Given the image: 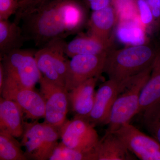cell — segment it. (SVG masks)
Returning <instances> with one entry per match:
<instances>
[{
    "label": "cell",
    "instance_id": "d6986e66",
    "mask_svg": "<svg viewBox=\"0 0 160 160\" xmlns=\"http://www.w3.org/2000/svg\"><path fill=\"white\" fill-rule=\"evenodd\" d=\"M116 35L121 42L129 46L146 43V30L141 24L139 16L118 22Z\"/></svg>",
    "mask_w": 160,
    "mask_h": 160
},
{
    "label": "cell",
    "instance_id": "5b68a950",
    "mask_svg": "<svg viewBox=\"0 0 160 160\" xmlns=\"http://www.w3.org/2000/svg\"><path fill=\"white\" fill-rule=\"evenodd\" d=\"M66 42L55 40L39 48L34 57L43 78L49 82L65 87L69 60L65 51Z\"/></svg>",
    "mask_w": 160,
    "mask_h": 160
},
{
    "label": "cell",
    "instance_id": "ba28073f",
    "mask_svg": "<svg viewBox=\"0 0 160 160\" xmlns=\"http://www.w3.org/2000/svg\"><path fill=\"white\" fill-rule=\"evenodd\" d=\"M127 149L142 160H160V144L130 123L123 124L113 132Z\"/></svg>",
    "mask_w": 160,
    "mask_h": 160
},
{
    "label": "cell",
    "instance_id": "1f68e13d",
    "mask_svg": "<svg viewBox=\"0 0 160 160\" xmlns=\"http://www.w3.org/2000/svg\"><path fill=\"white\" fill-rule=\"evenodd\" d=\"M45 1V0H33V1L29 4V6H27V7H26L25 9L22 10V11H20L19 12H22V11H25V10H27V9H31V8H33V7H35V6L39 5L40 4L43 2H44Z\"/></svg>",
    "mask_w": 160,
    "mask_h": 160
},
{
    "label": "cell",
    "instance_id": "8fae6325",
    "mask_svg": "<svg viewBox=\"0 0 160 160\" xmlns=\"http://www.w3.org/2000/svg\"><path fill=\"white\" fill-rule=\"evenodd\" d=\"M0 94L3 98L14 101L26 118L35 121L45 118V101L34 89H3Z\"/></svg>",
    "mask_w": 160,
    "mask_h": 160
},
{
    "label": "cell",
    "instance_id": "603a6c76",
    "mask_svg": "<svg viewBox=\"0 0 160 160\" xmlns=\"http://www.w3.org/2000/svg\"><path fill=\"white\" fill-rule=\"evenodd\" d=\"M49 160H95L94 151L86 152L65 146L62 142L58 145Z\"/></svg>",
    "mask_w": 160,
    "mask_h": 160
},
{
    "label": "cell",
    "instance_id": "2e32d148",
    "mask_svg": "<svg viewBox=\"0 0 160 160\" xmlns=\"http://www.w3.org/2000/svg\"><path fill=\"white\" fill-rule=\"evenodd\" d=\"M26 41L22 28L19 24L9 19L0 20V58L21 49Z\"/></svg>",
    "mask_w": 160,
    "mask_h": 160
},
{
    "label": "cell",
    "instance_id": "d6a6232c",
    "mask_svg": "<svg viewBox=\"0 0 160 160\" xmlns=\"http://www.w3.org/2000/svg\"><path fill=\"white\" fill-rule=\"evenodd\" d=\"M157 22L158 26H160V18L157 21Z\"/></svg>",
    "mask_w": 160,
    "mask_h": 160
},
{
    "label": "cell",
    "instance_id": "ac0fdd59",
    "mask_svg": "<svg viewBox=\"0 0 160 160\" xmlns=\"http://www.w3.org/2000/svg\"><path fill=\"white\" fill-rule=\"evenodd\" d=\"M160 101V51L152 65L149 79L143 87L140 98L139 113Z\"/></svg>",
    "mask_w": 160,
    "mask_h": 160
},
{
    "label": "cell",
    "instance_id": "7c38bea8",
    "mask_svg": "<svg viewBox=\"0 0 160 160\" xmlns=\"http://www.w3.org/2000/svg\"><path fill=\"white\" fill-rule=\"evenodd\" d=\"M98 77L89 79L68 92L69 104L76 117L86 118L94 104L95 88Z\"/></svg>",
    "mask_w": 160,
    "mask_h": 160
},
{
    "label": "cell",
    "instance_id": "e0dca14e",
    "mask_svg": "<svg viewBox=\"0 0 160 160\" xmlns=\"http://www.w3.org/2000/svg\"><path fill=\"white\" fill-rule=\"evenodd\" d=\"M116 22L117 16L111 5L93 11L88 23L90 33L102 39H112L110 33Z\"/></svg>",
    "mask_w": 160,
    "mask_h": 160
},
{
    "label": "cell",
    "instance_id": "4fadbf2b",
    "mask_svg": "<svg viewBox=\"0 0 160 160\" xmlns=\"http://www.w3.org/2000/svg\"><path fill=\"white\" fill-rule=\"evenodd\" d=\"M112 39L105 40L89 33L79 35L66 43L65 53L69 58L77 55L107 54L111 49Z\"/></svg>",
    "mask_w": 160,
    "mask_h": 160
},
{
    "label": "cell",
    "instance_id": "f546056e",
    "mask_svg": "<svg viewBox=\"0 0 160 160\" xmlns=\"http://www.w3.org/2000/svg\"><path fill=\"white\" fill-rule=\"evenodd\" d=\"M33 0H20V6L17 12L22 11L29 6Z\"/></svg>",
    "mask_w": 160,
    "mask_h": 160
},
{
    "label": "cell",
    "instance_id": "cb8c5ba5",
    "mask_svg": "<svg viewBox=\"0 0 160 160\" xmlns=\"http://www.w3.org/2000/svg\"><path fill=\"white\" fill-rule=\"evenodd\" d=\"M143 123L151 136L160 144V101L142 112Z\"/></svg>",
    "mask_w": 160,
    "mask_h": 160
},
{
    "label": "cell",
    "instance_id": "44dd1931",
    "mask_svg": "<svg viewBox=\"0 0 160 160\" xmlns=\"http://www.w3.org/2000/svg\"><path fill=\"white\" fill-rule=\"evenodd\" d=\"M12 135L0 130V160H26L22 145Z\"/></svg>",
    "mask_w": 160,
    "mask_h": 160
},
{
    "label": "cell",
    "instance_id": "ffe728a7",
    "mask_svg": "<svg viewBox=\"0 0 160 160\" xmlns=\"http://www.w3.org/2000/svg\"><path fill=\"white\" fill-rule=\"evenodd\" d=\"M44 137L43 123L37 121L32 122H24V130L21 145L25 147V154L27 158L34 160Z\"/></svg>",
    "mask_w": 160,
    "mask_h": 160
},
{
    "label": "cell",
    "instance_id": "7402d4cb",
    "mask_svg": "<svg viewBox=\"0 0 160 160\" xmlns=\"http://www.w3.org/2000/svg\"><path fill=\"white\" fill-rule=\"evenodd\" d=\"M44 137L41 147L36 155L34 160H49L60 138L59 129L43 122Z\"/></svg>",
    "mask_w": 160,
    "mask_h": 160
},
{
    "label": "cell",
    "instance_id": "7a4b0ae2",
    "mask_svg": "<svg viewBox=\"0 0 160 160\" xmlns=\"http://www.w3.org/2000/svg\"><path fill=\"white\" fill-rule=\"evenodd\" d=\"M159 52L146 44L110 50L103 72L109 79L118 82L129 79L152 66Z\"/></svg>",
    "mask_w": 160,
    "mask_h": 160
},
{
    "label": "cell",
    "instance_id": "8992f818",
    "mask_svg": "<svg viewBox=\"0 0 160 160\" xmlns=\"http://www.w3.org/2000/svg\"><path fill=\"white\" fill-rule=\"evenodd\" d=\"M94 126L82 118L66 120L59 129L61 142L72 149L93 151L100 140Z\"/></svg>",
    "mask_w": 160,
    "mask_h": 160
},
{
    "label": "cell",
    "instance_id": "4dcf8cb0",
    "mask_svg": "<svg viewBox=\"0 0 160 160\" xmlns=\"http://www.w3.org/2000/svg\"><path fill=\"white\" fill-rule=\"evenodd\" d=\"M4 72L2 64L0 62V92L2 91L4 84Z\"/></svg>",
    "mask_w": 160,
    "mask_h": 160
},
{
    "label": "cell",
    "instance_id": "9a60e30c",
    "mask_svg": "<svg viewBox=\"0 0 160 160\" xmlns=\"http://www.w3.org/2000/svg\"><path fill=\"white\" fill-rule=\"evenodd\" d=\"M23 114L14 101L1 97L0 130L18 138L22 137L24 130Z\"/></svg>",
    "mask_w": 160,
    "mask_h": 160
},
{
    "label": "cell",
    "instance_id": "3957f363",
    "mask_svg": "<svg viewBox=\"0 0 160 160\" xmlns=\"http://www.w3.org/2000/svg\"><path fill=\"white\" fill-rule=\"evenodd\" d=\"M35 51L20 49L1 58L4 72L3 89H34L42 75L35 59Z\"/></svg>",
    "mask_w": 160,
    "mask_h": 160
},
{
    "label": "cell",
    "instance_id": "d4e9b609",
    "mask_svg": "<svg viewBox=\"0 0 160 160\" xmlns=\"http://www.w3.org/2000/svg\"><path fill=\"white\" fill-rule=\"evenodd\" d=\"M118 22L135 18L138 16L137 0H111Z\"/></svg>",
    "mask_w": 160,
    "mask_h": 160
},
{
    "label": "cell",
    "instance_id": "9c48e42d",
    "mask_svg": "<svg viewBox=\"0 0 160 160\" xmlns=\"http://www.w3.org/2000/svg\"><path fill=\"white\" fill-rule=\"evenodd\" d=\"M107 54L77 55L68 63L65 88L71 91L92 78L99 77L104 70Z\"/></svg>",
    "mask_w": 160,
    "mask_h": 160
},
{
    "label": "cell",
    "instance_id": "484cf974",
    "mask_svg": "<svg viewBox=\"0 0 160 160\" xmlns=\"http://www.w3.org/2000/svg\"><path fill=\"white\" fill-rule=\"evenodd\" d=\"M138 12L141 24L145 30L153 22L154 18L146 0H137Z\"/></svg>",
    "mask_w": 160,
    "mask_h": 160
},
{
    "label": "cell",
    "instance_id": "5bb4252c",
    "mask_svg": "<svg viewBox=\"0 0 160 160\" xmlns=\"http://www.w3.org/2000/svg\"><path fill=\"white\" fill-rule=\"evenodd\" d=\"M95 160H133L136 157L113 132H106L94 150Z\"/></svg>",
    "mask_w": 160,
    "mask_h": 160
},
{
    "label": "cell",
    "instance_id": "30bf717a",
    "mask_svg": "<svg viewBox=\"0 0 160 160\" xmlns=\"http://www.w3.org/2000/svg\"><path fill=\"white\" fill-rule=\"evenodd\" d=\"M131 78L122 82L109 79L102 83L96 92L90 113L84 119L94 126L107 125L115 101Z\"/></svg>",
    "mask_w": 160,
    "mask_h": 160
},
{
    "label": "cell",
    "instance_id": "277c9868",
    "mask_svg": "<svg viewBox=\"0 0 160 160\" xmlns=\"http://www.w3.org/2000/svg\"><path fill=\"white\" fill-rule=\"evenodd\" d=\"M152 66L132 78L119 93L112 109L106 132H114L139 113L141 92L149 79Z\"/></svg>",
    "mask_w": 160,
    "mask_h": 160
},
{
    "label": "cell",
    "instance_id": "4316f807",
    "mask_svg": "<svg viewBox=\"0 0 160 160\" xmlns=\"http://www.w3.org/2000/svg\"><path fill=\"white\" fill-rule=\"evenodd\" d=\"M20 6V0H0V20L9 19L16 14Z\"/></svg>",
    "mask_w": 160,
    "mask_h": 160
},
{
    "label": "cell",
    "instance_id": "52a82bcc",
    "mask_svg": "<svg viewBox=\"0 0 160 160\" xmlns=\"http://www.w3.org/2000/svg\"><path fill=\"white\" fill-rule=\"evenodd\" d=\"M40 93L46 106L45 122L60 129L66 120L69 105L68 92L64 86L49 82L42 77Z\"/></svg>",
    "mask_w": 160,
    "mask_h": 160
},
{
    "label": "cell",
    "instance_id": "83f0119b",
    "mask_svg": "<svg viewBox=\"0 0 160 160\" xmlns=\"http://www.w3.org/2000/svg\"><path fill=\"white\" fill-rule=\"evenodd\" d=\"M92 11L100 10L111 5V0H86Z\"/></svg>",
    "mask_w": 160,
    "mask_h": 160
},
{
    "label": "cell",
    "instance_id": "f1b7e54d",
    "mask_svg": "<svg viewBox=\"0 0 160 160\" xmlns=\"http://www.w3.org/2000/svg\"><path fill=\"white\" fill-rule=\"evenodd\" d=\"M151 9L154 19L160 18V0H146Z\"/></svg>",
    "mask_w": 160,
    "mask_h": 160
},
{
    "label": "cell",
    "instance_id": "6da1fadb",
    "mask_svg": "<svg viewBox=\"0 0 160 160\" xmlns=\"http://www.w3.org/2000/svg\"><path fill=\"white\" fill-rule=\"evenodd\" d=\"M86 18V10L78 0H45L16 14L14 22H22L27 40L40 48L76 33Z\"/></svg>",
    "mask_w": 160,
    "mask_h": 160
}]
</instances>
